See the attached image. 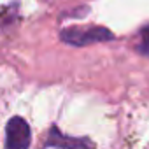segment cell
I'll list each match as a JSON object with an SVG mask.
<instances>
[{
	"label": "cell",
	"instance_id": "obj_4",
	"mask_svg": "<svg viewBox=\"0 0 149 149\" xmlns=\"http://www.w3.org/2000/svg\"><path fill=\"white\" fill-rule=\"evenodd\" d=\"M140 37H142L140 49H142L146 54H149V25H147L146 28H142V32H140Z\"/></svg>",
	"mask_w": 149,
	"mask_h": 149
},
{
	"label": "cell",
	"instance_id": "obj_2",
	"mask_svg": "<svg viewBox=\"0 0 149 149\" xmlns=\"http://www.w3.org/2000/svg\"><path fill=\"white\" fill-rule=\"evenodd\" d=\"M30 146V126L23 118H11L6 126V149H26Z\"/></svg>",
	"mask_w": 149,
	"mask_h": 149
},
{
	"label": "cell",
	"instance_id": "obj_1",
	"mask_svg": "<svg viewBox=\"0 0 149 149\" xmlns=\"http://www.w3.org/2000/svg\"><path fill=\"white\" fill-rule=\"evenodd\" d=\"M60 37L63 42H67L70 46H90L95 42H104V40L114 39L112 32L104 28V26H88V28L72 26V28L61 30Z\"/></svg>",
	"mask_w": 149,
	"mask_h": 149
},
{
	"label": "cell",
	"instance_id": "obj_3",
	"mask_svg": "<svg viewBox=\"0 0 149 149\" xmlns=\"http://www.w3.org/2000/svg\"><path fill=\"white\" fill-rule=\"evenodd\" d=\"M47 146H56L61 149H81V147H90L88 140H79V139H74V137H67L61 135L56 128H51V133L47 137Z\"/></svg>",
	"mask_w": 149,
	"mask_h": 149
}]
</instances>
